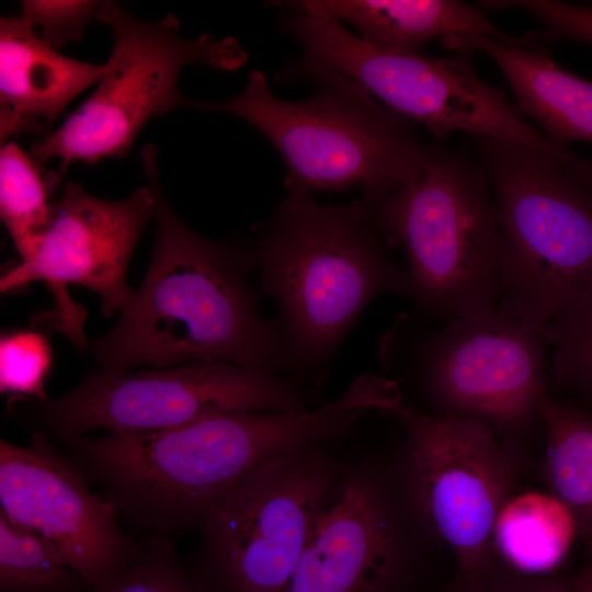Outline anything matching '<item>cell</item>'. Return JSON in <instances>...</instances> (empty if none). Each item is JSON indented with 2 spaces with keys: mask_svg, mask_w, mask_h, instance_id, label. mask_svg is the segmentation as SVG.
<instances>
[{
  "mask_svg": "<svg viewBox=\"0 0 592 592\" xmlns=\"http://www.w3.org/2000/svg\"><path fill=\"white\" fill-rule=\"evenodd\" d=\"M141 163L157 202L152 257L132 305L89 339L99 369L221 361L282 374L281 325L261 309L250 239L192 229L164 195L153 145L143 148Z\"/></svg>",
  "mask_w": 592,
  "mask_h": 592,
  "instance_id": "6da1fadb",
  "label": "cell"
},
{
  "mask_svg": "<svg viewBox=\"0 0 592 592\" xmlns=\"http://www.w3.org/2000/svg\"><path fill=\"white\" fill-rule=\"evenodd\" d=\"M261 288L280 309L282 374L319 390L330 364L376 297H410L398 250L360 195L320 204L301 190L286 195L250 238Z\"/></svg>",
  "mask_w": 592,
  "mask_h": 592,
  "instance_id": "7a4b0ae2",
  "label": "cell"
},
{
  "mask_svg": "<svg viewBox=\"0 0 592 592\" xmlns=\"http://www.w3.org/2000/svg\"><path fill=\"white\" fill-rule=\"evenodd\" d=\"M326 413L216 415L141 434H83L54 442L118 515L144 537L172 540L202 527L258 467L317 446L329 435Z\"/></svg>",
  "mask_w": 592,
  "mask_h": 592,
  "instance_id": "3957f363",
  "label": "cell"
},
{
  "mask_svg": "<svg viewBox=\"0 0 592 592\" xmlns=\"http://www.w3.org/2000/svg\"><path fill=\"white\" fill-rule=\"evenodd\" d=\"M276 80L304 81L311 94L300 101L281 99L265 75L253 69L240 94L192 100L190 109L230 114L257 128L283 159L286 191L358 187L363 196H377L408 184L426 166L436 143L352 79L294 59Z\"/></svg>",
  "mask_w": 592,
  "mask_h": 592,
  "instance_id": "277c9868",
  "label": "cell"
},
{
  "mask_svg": "<svg viewBox=\"0 0 592 592\" xmlns=\"http://www.w3.org/2000/svg\"><path fill=\"white\" fill-rule=\"evenodd\" d=\"M466 145L500 218L497 307L544 330L592 285V162L485 136Z\"/></svg>",
  "mask_w": 592,
  "mask_h": 592,
  "instance_id": "5b68a950",
  "label": "cell"
},
{
  "mask_svg": "<svg viewBox=\"0 0 592 592\" xmlns=\"http://www.w3.org/2000/svg\"><path fill=\"white\" fill-rule=\"evenodd\" d=\"M361 196L405 253L414 316L442 322L497 306L500 218L488 178L466 144L436 143L411 182Z\"/></svg>",
  "mask_w": 592,
  "mask_h": 592,
  "instance_id": "8992f818",
  "label": "cell"
},
{
  "mask_svg": "<svg viewBox=\"0 0 592 592\" xmlns=\"http://www.w3.org/2000/svg\"><path fill=\"white\" fill-rule=\"evenodd\" d=\"M544 330L497 306L442 322L402 312L380 338L382 375L414 378L434 403L432 413L522 431L542 423L538 405L549 391Z\"/></svg>",
  "mask_w": 592,
  "mask_h": 592,
  "instance_id": "52a82bcc",
  "label": "cell"
},
{
  "mask_svg": "<svg viewBox=\"0 0 592 592\" xmlns=\"http://www.w3.org/2000/svg\"><path fill=\"white\" fill-rule=\"evenodd\" d=\"M307 390L282 374L221 361L88 374L55 398L11 397L12 419L53 442L102 432L141 434L203 419L246 412L309 408Z\"/></svg>",
  "mask_w": 592,
  "mask_h": 592,
  "instance_id": "ba28073f",
  "label": "cell"
},
{
  "mask_svg": "<svg viewBox=\"0 0 592 592\" xmlns=\"http://www.w3.org/2000/svg\"><path fill=\"white\" fill-rule=\"evenodd\" d=\"M94 19L113 33L107 70L86 101L56 129L35 140L29 152L41 166L59 160L60 180L75 161L94 164L104 158L126 157L149 119L190 109L192 100L178 82L185 66L235 70L249 58L232 36H183L173 14L144 21L112 1H101Z\"/></svg>",
  "mask_w": 592,
  "mask_h": 592,
  "instance_id": "9c48e42d",
  "label": "cell"
},
{
  "mask_svg": "<svg viewBox=\"0 0 592 592\" xmlns=\"http://www.w3.org/2000/svg\"><path fill=\"white\" fill-rule=\"evenodd\" d=\"M277 31L300 46L297 60L352 79L391 112L422 125L437 144L464 133L567 151L531 125L501 88L478 75L473 54L434 57L389 50L332 18L288 9L280 12Z\"/></svg>",
  "mask_w": 592,
  "mask_h": 592,
  "instance_id": "30bf717a",
  "label": "cell"
},
{
  "mask_svg": "<svg viewBox=\"0 0 592 592\" xmlns=\"http://www.w3.org/2000/svg\"><path fill=\"white\" fill-rule=\"evenodd\" d=\"M334 469L316 446L252 471L201 527L204 592H282L333 490Z\"/></svg>",
  "mask_w": 592,
  "mask_h": 592,
  "instance_id": "8fae6325",
  "label": "cell"
},
{
  "mask_svg": "<svg viewBox=\"0 0 592 592\" xmlns=\"http://www.w3.org/2000/svg\"><path fill=\"white\" fill-rule=\"evenodd\" d=\"M156 208V195L148 184L128 197L110 201L68 181L53 203L49 225L36 253L3 272L1 293L44 282L54 307L35 316L33 327L60 331L77 349L86 351L88 310L71 299L67 287L76 284L93 291L104 317L112 318L128 308L135 297L127 284L128 264Z\"/></svg>",
  "mask_w": 592,
  "mask_h": 592,
  "instance_id": "7c38bea8",
  "label": "cell"
},
{
  "mask_svg": "<svg viewBox=\"0 0 592 592\" xmlns=\"http://www.w3.org/2000/svg\"><path fill=\"white\" fill-rule=\"evenodd\" d=\"M396 415L407 431L421 510L452 548L463 590L480 592L492 570L493 524L514 480L508 451L477 420L425 413L407 403Z\"/></svg>",
  "mask_w": 592,
  "mask_h": 592,
  "instance_id": "4fadbf2b",
  "label": "cell"
},
{
  "mask_svg": "<svg viewBox=\"0 0 592 592\" xmlns=\"http://www.w3.org/2000/svg\"><path fill=\"white\" fill-rule=\"evenodd\" d=\"M88 483L42 434L32 433L22 446L0 441V513L49 543L92 592H105L127 573L139 542Z\"/></svg>",
  "mask_w": 592,
  "mask_h": 592,
  "instance_id": "5bb4252c",
  "label": "cell"
},
{
  "mask_svg": "<svg viewBox=\"0 0 592 592\" xmlns=\"http://www.w3.org/2000/svg\"><path fill=\"white\" fill-rule=\"evenodd\" d=\"M398 558L396 533L378 490L354 476L319 512L282 592H386Z\"/></svg>",
  "mask_w": 592,
  "mask_h": 592,
  "instance_id": "9a60e30c",
  "label": "cell"
},
{
  "mask_svg": "<svg viewBox=\"0 0 592 592\" xmlns=\"http://www.w3.org/2000/svg\"><path fill=\"white\" fill-rule=\"evenodd\" d=\"M107 70L60 54L20 15L0 19V136L52 132L66 107Z\"/></svg>",
  "mask_w": 592,
  "mask_h": 592,
  "instance_id": "2e32d148",
  "label": "cell"
},
{
  "mask_svg": "<svg viewBox=\"0 0 592 592\" xmlns=\"http://www.w3.org/2000/svg\"><path fill=\"white\" fill-rule=\"evenodd\" d=\"M440 42L455 53L488 55L508 81L519 113L534 119L553 145L592 144V82L559 66L536 32L513 42L470 34H448Z\"/></svg>",
  "mask_w": 592,
  "mask_h": 592,
  "instance_id": "e0dca14e",
  "label": "cell"
},
{
  "mask_svg": "<svg viewBox=\"0 0 592 592\" xmlns=\"http://www.w3.org/2000/svg\"><path fill=\"white\" fill-rule=\"evenodd\" d=\"M270 7L303 11L345 22L362 39L389 50L420 53L432 39L470 34L513 42L478 4L456 0H299Z\"/></svg>",
  "mask_w": 592,
  "mask_h": 592,
  "instance_id": "ac0fdd59",
  "label": "cell"
},
{
  "mask_svg": "<svg viewBox=\"0 0 592 592\" xmlns=\"http://www.w3.org/2000/svg\"><path fill=\"white\" fill-rule=\"evenodd\" d=\"M578 537L568 508L554 494L530 491L509 497L492 530V548L513 572L551 574Z\"/></svg>",
  "mask_w": 592,
  "mask_h": 592,
  "instance_id": "d6986e66",
  "label": "cell"
},
{
  "mask_svg": "<svg viewBox=\"0 0 592 592\" xmlns=\"http://www.w3.org/2000/svg\"><path fill=\"white\" fill-rule=\"evenodd\" d=\"M546 433L543 476L570 511L577 535L592 536V417L548 391L538 405Z\"/></svg>",
  "mask_w": 592,
  "mask_h": 592,
  "instance_id": "ffe728a7",
  "label": "cell"
},
{
  "mask_svg": "<svg viewBox=\"0 0 592 592\" xmlns=\"http://www.w3.org/2000/svg\"><path fill=\"white\" fill-rule=\"evenodd\" d=\"M60 178L44 172L14 139L0 150V217L20 254L27 261L36 253L48 228L53 193Z\"/></svg>",
  "mask_w": 592,
  "mask_h": 592,
  "instance_id": "44dd1931",
  "label": "cell"
},
{
  "mask_svg": "<svg viewBox=\"0 0 592 592\" xmlns=\"http://www.w3.org/2000/svg\"><path fill=\"white\" fill-rule=\"evenodd\" d=\"M0 592H92L41 536L0 513Z\"/></svg>",
  "mask_w": 592,
  "mask_h": 592,
  "instance_id": "7402d4cb",
  "label": "cell"
},
{
  "mask_svg": "<svg viewBox=\"0 0 592 592\" xmlns=\"http://www.w3.org/2000/svg\"><path fill=\"white\" fill-rule=\"evenodd\" d=\"M544 334L554 349L549 384L592 401V285L546 325Z\"/></svg>",
  "mask_w": 592,
  "mask_h": 592,
  "instance_id": "603a6c76",
  "label": "cell"
},
{
  "mask_svg": "<svg viewBox=\"0 0 592 592\" xmlns=\"http://www.w3.org/2000/svg\"><path fill=\"white\" fill-rule=\"evenodd\" d=\"M54 352L38 329L5 331L0 337V391L10 397L46 399L45 384Z\"/></svg>",
  "mask_w": 592,
  "mask_h": 592,
  "instance_id": "cb8c5ba5",
  "label": "cell"
},
{
  "mask_svg": "<svg viewBox=\"0 0 592 592\" xmlns=\"http://www.w3.org/2000/svg\"><path fill=\"white\" fill-rule=\"evenodd\" d=\"M105 592H204L178 557L172 540L143 537L127 573Z\"/></svg>",
  "mask_w": 592,
  "mask_h": 592,
  "instance_id": "d4e9b609",
  "label": "cell"
},
{
  "mask_svg": "<svg viewBox=\"0 0 592 592\" xmlns=\"http://www.w3.org/2000/svg\"><path fill=\"white\" fill-rule=\"evenodd\" d=\"M101 1L24 0L20 16L50 46L60 50L83 39Z\"/></svg>",
  "mask_w": 592,
  "mask_h": 592,
  "instance_id": "484cf974",
  "label": "cell"
},
{
  "mask_svg": "<svg viewBox=\"0 0 592 592\" xmlns=\"http://www.w3.org/2000/svg\"><path fill=\"white\" fill-rule=\"evenodd\" d=\"M480 4L487 10L517 9L535 16L543 25L537 37L548 46L556 41L592 45V7L555 0H490Z\"/></svg>",
  "mask_w": 592,
  "mask_h": 592,
  "instance_id": "4316f807",
  "label": "cell"
},
{
  "mask_svg": "<svg viewBox=\"0 0 592 592\" xmlns=\"http://www.w3.org/2000/svg\"><path fill=\"white\" fill-rule=\"evenodd\" d=\"M480 592H578L572 577H560L555 574L525 576L515 573L505 578L496 587L488 591Z\"/></svg>",
  "mask_w": 592,
  "mask_h": 592,
  "instance_id": "83f0119b",
  "label": "cell"
},
{
  "mask_svg": "<svg viewBox=\"0 0 592 592\" xmlns=\"http://www.w3.org/2000/svg\"><path fill=\"white\" fill-rule=\"evenodd\" d=\"M588 553L579 572L573 576L578 592H592V536L585 538Z\"/></svg>",
  "mask_w": 592,
  "mask_h": 592,
  "instance_id": "f1b7e54d",
  "label": "cell"
}]
</instances>
